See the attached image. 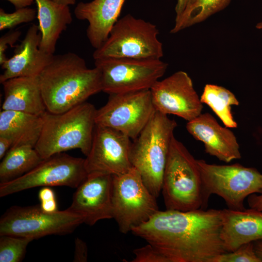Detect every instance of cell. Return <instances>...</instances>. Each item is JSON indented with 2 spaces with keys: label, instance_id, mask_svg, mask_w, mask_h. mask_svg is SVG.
I'll list each match as a JSON object with an SVG mask.
<instances>
[{
  "label": "cell",
  "instance_id": "1",
  "mask_svg": "<svg viewBox=\"0 0 262 262\" xmlns=\"http://www.w3.org/2000/svg\"><path fill=\"white\" fill-rule=\"evenodd\" d=\"M222 210H159L131 232L152 245L169 262H213L225 252Z\"/></svg>",
  "mask_w": 262,
  "mask_h": 262
},
{
  "label": "cell",
  "instance_id": "2",
  "mask_svg": "<svg viewBox=\"0 0 262 262\" xmlns=\"http://www.w3.org/2000/svg\"><path fill=\"white\" fill-rule=\"evenodd\" d=\"M38 78L47 110L51 113L65 112L102 91L99 69L88 68L73 52L54 55Z\"/></svg>",
  "mask_w": 262,
  "mask_h": 262
},
{
  "label": "cell",
  "instance_id": "3",
  "mask_svg": "<svg viewBox=\"0 0 262 262\" xmlns=\"http://www.w3.org/2000/svg\"><path fill=\"white\" fill-rule=\"evenodd\" d=\"M97 109L86 101L65 112L47 111L35 148L43 159L60 153L79 149L86 156L90 150L96 125Z\"/></svg>",
  "mask_w": 262,
  "mask_h": 262
},
{
  "label": "cell",
  "instance_id": "4",
  "mask_svg": "<svg viewBox=\"0 0 262 262\" xmlns=\"http://www.w3.org/2000/svg\"><path fill=\"white\" fill-rule=\"evenodd\" d=\"M166 210L207 209L197 159L174 136L171 140L162 186Z\"/></svg>",
  "mask_w": 262,
  "mask_h": 262
},
{
  "label": "cell",
  "instance_id": "5",
  "mask_svg": "<svg viewBox=\"0 0 262 262\" xmlns=\"http://www.w3.org/2000/svg\"><path fill=\"white\" fill-rule=\"evenodd\" d=\"M177 126L175 120L156 111L131 143L132 166L139 172L144 183L156 198L162 190L170 146Z\"/></svg>",
  "mask_w": 262,
  "mask_h": 262
},
{
  "label": "cell",
  "instance_id": "6",
  "mask_svg": "<svg viewBox=\"0 0 262 262\" xmlns=\"http://www.w3.org/2000/svg\"><path fill=\"white\" fill-rule=\"evenodd\" d=\"M159 31L154 24L128 14L118 19L105 42L93 54L104 58L161 59L164 55Z\"/></svg>",
  "mask_w": 262,
  "mask_h": 262
},
{
  "label": "cell",
  "instance_id": "7",
  "mask_svg": "<svg viewBox=\"0 0 262 262\" xmlns=\"http://www.w3.org/2000/svg\"><path fill=\"white\" fill-rule=\"evenodd\" d=\"M200 171L205 201L212 195L222 198L228 209L243 210L245 199L254 194H262V173L256 168L239 164H211L197 160Z\"/></svg>",
  "mask_w": 262,
  "mask_h": 262
},
{
  "label": "cell",
  "instance_id": "8",
  "mask_svg": "<svg viewBox=\"0 0 262 262\" xmlns=\"http://www.w3.org/2000/svg\"><path fill=\"white\" fill-rule=\"evenodd\" d=\"M83 223L82 216L67 209L49 213L40 205L13 206L0 217V235H12L33 240L49 235L71 233Z\"/></svg>",
  "mask_w": 262,
  "mask_h": 262
},
{
  "label": "cell",
  "instance_id": "9",
  "mask_svg": "<svg viewBox=\"0 0 262 262\" xmlns=\"http://www.w3.org/2000/svg\"><path fill=\"white\" fill-rule=\"evenodd\" d=\"M156 199L134 167L113 176V218L122 233L131 231L159 211Z\"/></svg>",
  "mask_w": 262,
  "mask_h": 262
},
{
  "label": "cell",
  "instance_id": "10",
  "mask_svg": "<svg viewBox=\"0 0 262 262\" xmlns=\"http://www.w3.org/2000/svg\"><path fill=\"white\" fill-rule=\"evenodd\" d=\"M94 61L100 73L102 91L109 95L149 90L168 67L161 59L104 58Z\"/></svg>",
  "mask_w": 262,
  "mask_h": 262
},
{
  "label": "cell",
  "instance_id": "11",
  "mask_svg": "<svg viewBox=\"0 0 262 262\" xmlns=\"http://www.w3.org/2000/svg\"><path fill=\"white\" fill-rule=\"evenodd\" d=\"M84 161V158L64 152L54 154L44 159L22 176L0 183V196L37 187L65 186L77 188L87 177Z\"/></svg>",
  "mask_w": 262,
  "mask_h": 262
},
{
  "label": "cell",
  "instance_id": "12",
  "mask_svg": "<svg viewBox=\"0 0 262 262\" xmlns=\"http://www.w3.org/2000/svg\"><path fill=\"white\" fill-rule=\"evenodd\" d=\"M155 111L150 89L113 94L106 104L97 109L96 123L134 140Z\"/></svg>",
  "mask_w": 262,
  "mask_h": 262
},
{
  "label": "cell",
  "instance_id": "13",
  "mask_svg": "<svg viewBox=\"0 0 262 262\" xmlns=\"http://www.w3.org/2000/svg\"><path fill=\"white\" fill-rule=\"evenodd\" d=\"M131 138L113 129L96 124L91 147L84 158L87 175H116L131 168Z\"/></svg>",
  "mask_w": 262,
  "mask_h": 262
},
{
  "label": "cell",
  "instance_id": "14",
  "mask_svg": "<svg viewBox=\"0 0 262 262\" xmlns=\"http://www.w3.org/2000/svg\"><path fill=\"white\" fill-rule=\"evenodd\" d=\"M150 90L154 107L162 114L174 115L189 121L202 113L203 103L185 71H178L158 80Z\"/></svg>",
  "mask_w": 262,
  "mask_h": 262
},
{
  "label": "cell",
  "instance_id": "15",
  "mask_svg": "<svg viewBox=\"0 0 262 262\" xmlns=\"http://www.w3.org/2000/svg\"><path fill=\"white\" fill-rule=\"evenodd\" d=\"M112 184V175H87L76 188L67 209L82 216L89 226L113 218Z\"/></svg>",
  "mask_w": 262,
  "mask_h": 262
},
{
  "label": "cell",
  "instance_id": "16",
  "mask_svg": "<svg viewBox=\"0 0 262 262\" xmlns=\"http://www.w3.org/2000/svg\"><path fill=\"white\" fill-rule=\"evenodd\" d=\"M186 128L195 139L203 143L205 151L209 155L225 163L241 158L234 133L229 128L220 125L211 114L201 113L188 121Z\"/></svg>",
  "mask_w": 262,
  "mask_h": 262
},
{
  "label": "cell",
  "instance_id": "17",
  "mask_svg": "<svg viewBox=\"0 0 262 262\" xmlns=\"http://www.w3.org/2000/svg\"><path fill=\"white\" fill-rule=\"evenodd\" d=\"M40 33L34 24L28 29L20 43L16 46L14 54L1 66L4 70L0 82L16 77H38L51 61L54 55L39 49Z\"/></svg>",
  "mask_w": 262,
  "mask_h": 262
},
{
  "label": "cell",
  "instance_id": "18",
  "mask_svg": "<svg viewBox=\"0 0 262 262\" xmlns=\"http://www.w3.org/2000/svg\"><path fill=\"white\" fill-rule=\"evenodd\" d=\"M126 0H93L80 2L74 9L76 17L86 20V36L96 49L106 40L115 24L118 20Z\"/></svg>",
  "mask_w": 262,
  "mask_h": 262
},
{
  "label": "cell",
  "instance_id": "19",
  "mask_svg": "<svg viewBox=\"0 0 262 262\" xmlns=\"http://www.w3.org/2000/svg\"><path fill=\"white\" fill-rule=\"evenodd\" d=\"M222 210L221 238L226 252L240 246L262 240V211L252 208Z\"/></svg>",
  "mask_w": 262,
  "mask_h": 262
},
{
  "label": "cell",
  "instance_id": "20",
  "mask_svg": "<svg viewBox=\"0 0 262 262\" xmlns=\"http://www.w3.org/2000/svg\"><path fill=\"white\" fill-rule=\"evenodd\" d=\"M1 84L4 90L2 110L37 115H42L47 111L38 77H16Z\"/></svg>",
  "mask_w": 262,
  "mask_h": 262
},
{
  "label": "cell",
  "instance_id": "21",
  "mask_svg": "<svg viewBox=\"0 0 262 262\" xmlns=\"http://www.w3.org/2000/svg\"><path fill=\"white\" fill-rule=\"evenodd\" d=\"M40 33L39 49L53 55L61 34L72 22L69 5L57 0H34Z\"/></svg>",
  "mask_w": 262,
  "mask_h": 262
},
{
  "label": "cell",
  "instance_id": "22",
  "mask_svg": "<svg viewBox=\"0 0 262 262\" xmlns=\"http://www.w3.org/2000/svg\"><path fill=\"white\" fill-rule=\"evenodd\" d=\"M43 124L42 115L2 110L0 113V136L9 138L12 147L28 145L35 147Z\"/></svg>",
  "mask_w": 262,
  "mask_h": 262
},
{
  "label": "cell",
  "instance_id": "23",
  "mask_svg": "<svg viewBox=\"0 0 262 262\" xmlns=\"http://www.w3.org/2000/svg\"><path fill=\"white\" fill-rule=\"evenodd\" d=\"M43 160L32 146L23 145L11 147L0 164V183L22 176Z\"/></svg>",
  "mask_w": 262,
  "mask_h": 262
},
{
  "label": "cell",
  "instance_id": "24",
  "mask_svg": "<svg viewBox=\"0 0 262 262\" xmlns=\"http://www.w3.org/2000/svg\"><path fill=\"white\" fill-rule=\"evenodd\" d=\"M202 103L210 107L223 123L229 128H235L237 123L231 111V106L239 104L235 95L221 86L213 84L205 85L200 97Z\"/></svg>",
  "mask_w": 262,
  "mask_h": 262
},
{
  "label": "cell",
  "instance_id": "25",
  "mask_svg": "<svg viewBox=\"0 0 262 262\" xmlns=\"http://www.w3.org/2000/svg\"><path fill=\"white\" fill-rule=\"evenodd\" d=\"M231 0H196L180 16L176 17L171 33L203 22L225 8Z\"/></svg>",
  "mask_w": 262,
  "mask_h": 262
},
{
  "label": "cell",
  "instance_id": "26",
  "mask_svg": "<svg viewBox=\"0 0 262 262\" xmlns=\"http://www.w3.org/2000/svg\"><path fill=\"white\" fill-rule=\"evenodd\" d=\"M32 239L12 235H0V262H19L25 257Z\"/></svg>",
  "mask_w": 262,
  "mask_h": 262
},
{
  "label": "cell",
  "instance_id": "27",
  "mask_svg": "<svg viewBox=\"0 0 262 262\" xmlns=\"http://www.w3.org/2000/svg\"><path fill=\"white\" fill-rule=\"evenodd\" d=\"M37 16V11L33 8L25 7L16 9L11 13L0 9V30L11 29L16 26L33 21Z\"/></svg>",
  "mask_w": 262,
  "mask_h": 262
},
{
  "label": "cell",
  "instance_id": "28",
  "mask_svg": "<svg viewBox=\"0 0 262 262\" xmlns=\"http://www.w3.org/2000/svg\"><path fill=\"white\" fill-rule=\"evenodd\" d=\"M213 262H262L256 254L254 243L240 246L235 250L227 252L215 257Z\"/></svg>",
  "mask_w": 262,
  "mask_h": 262
},
{
  "label": "cell",
  "instance_id": "29",
  "mask_svg": "<svg viewBox=\"0 0 262 262\" xmlns=\"http://www.w3.org/2000/svg\"><path fill=\"white\" fill-rule=\"evenodd\" d=\"M135 258L132 262H169L167 259L148 244L133 250Z\"/></svg>",
  "mask_w": 262,
  "mask_h": 262
},
{
  "label": "cell",
  "instance_id": "30",
  "mask_svg": "<svg viewBox=\"0 0 262 262\" xmlns=\"http://www.w3.org/2000/svg\"><path fill=\"white\" fill-rule=\"evenodd\" d=\"M41 209L46 212L52 213L58 211L55 195L49 187H43L38 193Z\"/></svg>",
  "mask_w": 262,
  "mask_h": 262
},
{
  "label": "cell",
  "instance_id": "31",
  "mask_svg": "<svg viewBox=\"0 0 262 262\" xmlns=\"http://www.w3.org/2000/svg\"><path fill=\"white\" fill-rule=\"evenodd\" d=\"M21 34L20 31H11L0 38V65L3 64L8 58L6 56V51L9 45L14 47V44L18 40Z\"/></svg>",
  "mask_w": 262,
  "mask_h": 262
},
{
  "label": "cell",
  "instance_id": "32",
  "mask_svg": "<svg viewBox=\"0 0 262 262\" xmlns=\"http://www.w3.org/2000/svg\"><path fill=\"white\" fill-rule=\"evenodd\" d=\"M88 258V248L86 243L80 238L75 240V250L73 261L86 262Z\"/></svg>",
  "mask_w": 262,
  "mask_h": 262
},
{
  "label": "cell",
  "instance_id": "33",
  "mask_svg": "<svg viewBox=\"0 0 262 262\" xmlns=\"http://www.w3.org/2000/svg\"><path fill=\"white\" fill-rule=\"evenodd\" d=\"M249 208L262 211V194H254L247 197Z\"/></svg>",
  "mask_w": 262,
  "mask_h": 262
},
{
  "label": "cell",
  "instance_id": "34",
  "mask_svg": "<svg viewBox=\"0 0 262 262\" xmlns=\"http://www.w3.org/2000/svg\"><path fill=\"white\" fill-rule=\"evenodd\" d=\"M196 0H178L175 10L176 17L180 16L185 10L189 8Z\"/></svg>",
  "mask_w": 262,
  "mask_h": 262
},
{
  "label": "cell",
  "instance_id": "35",
  "mask_svg": "<svg viewBox=\"0 0 262 262\" xmlns=\"http://www.w3.org/2000/svg\"><path fill=\"white\" fill-rule=\"evenodd\" d=\"M12 147V143L8 138L0 136V159H2Z\"/></svg>",
  "mask_w": 262,
  "mask_h": 262
},
{
  "label": "cell",
  "instance_id": "36",
  "mask_svg": "<svg viewBox=\"0 0 262 262\" xmlns=\"http://www.w3.org/2000/svg\"><path fill=\"white\" fill-rule=\"evenodd\" d=\"M11 2L16 9L28 7L34 0H6Z\"/></svg>",
  "mask_w": 262,
  "mask_h": 262
},
{
  "label": "cell",
  "instance_id": "37",
  "mask_svg": "<svg viewBox=\"0 0 262 262\" xmlns=\"http://www.w3.org/2000/svg\"><path fill=\"white\" fill-rule=\"evenodd\" d=\"M253 243L256 254L262 262V240L256 241Z\"/></svg>",
  "mask_w": 262,
  "mask_h": 262
},
{
  "label": "cell",
  "instance_id": "38",
  "mask_svg": "<svg viewBox=\"0 0 262 262\" xmlns=\"http://www.w3.org/2000/svg\"><path fill=\"white\" fill-rule=\"evenodd\" d=\"M61 2L68 5L74 4L75 3V0H58Z\"/></svg>",
  "mask_w": 262,
  "mask_h": 262
},
{
  "label": "cell",
  "instance_id": "39",
  "mask_svg": "<svg viewBox=\"0 0 262 262\" xmlns=\"http://www.w3.org/2000/svg\"><path fill=\"white\" fill-rule=\"evenodd\" d=\"M256 28L262 32V21L258 22L256 25Z\"/></svg>",
  "mask_w": 262,
  "mask_h": 262
}]
</instances>
